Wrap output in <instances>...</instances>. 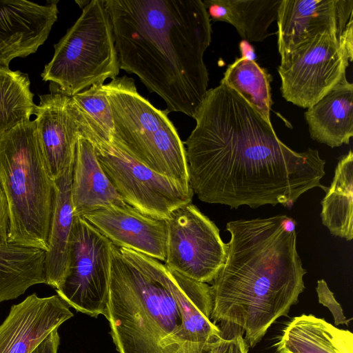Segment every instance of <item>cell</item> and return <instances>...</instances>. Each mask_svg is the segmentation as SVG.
Returning a JSON list of instances; mask_svg holds the SVG:
<instances>
[{"instance_id": "6da1fadb", "label": "cell", "mask_w": 353, "mask_h": 353, "mask_svg": "<svg viewBox=\"0 0 353 353\" xmlns=\"http://www.w3.org/2000/svg\"><path fill=\"white\" fill-rule=\"evenodd\" d=\"M193 119L195 128L183 144L189 183L201 201L287 208L311 189L327 190L318 150L290 148L271 122L227 85L208 89Z\"/></svg>"}, {"instance_id": "7a4b0ae2", "label": "cell", "mask_w": 353, "mask_h": 353, "mask_svg": "<svg viewBox=\"0 0 353 353\" xmlns=\"http://www.w3.org/2000/svg\"><path fill=\"white\" fill-rule=\"evenodd\" d=\"M208 283L113 245L105 319L119 353H210L223 336Z\"/></svg>"}, {"instance_id": "3957f363", "label": "cell", "mask_w": 353, "mask_h": 353, "mask_svg": "<svg viewBox=\"0 0 353 353\" xmlns=\"http://www.w3.org/2000/svg\"><path fill=\"white\" fill-rule=\"evenodd\" d=\"M121 70L139 77L166 110L194 118L208 90L212 40L201 0H105Z\"/></svg>"}, {"instance_id": "277c9868", "label": "cell", "mask_w": 353, "mask_h": 353, "mask_svg": "<svg viewBox=\"0 0 353 353\" xmlns=\"http://www.w3.org/2000/svg\"><path fill=\"white\" fill-rule=\"evenodd\" d=\"M225 263L210 285L212 321L236 327L254 347L305 290L296 221L285 214L229 221Z\"/></svg>"}, {"instance_id": "5b68a950", "label": "cell", "mask_w": 353, "mask_h": 353, "mask_svg": "<svg viewBox=\"0 0 353 353\" xmlns=\"http://www.w3.org/2000/svg\"><path fill=\"white\" fill-rule=\"evenodd\" d=\"M0 184L9 214L8 242L47 251L54 200L34 121L0 137Z\"/></svg>"}, {"instance_id": "8992f818", "label": "cell", "mask_w": 353, "mask_h": 353, "mask_svg": "<svg viewBox=\"0 0 353 353\" xmlns=\"http://www.w3.org/2000/svg\"><path fill=\"white\" fill-rule=\"evenodd\" d=\"M114 124L112 143L152 170L190 187L185 148L168 117L123 76L105 84Z\"/></svg>"}, {"instance_id": "52a82bcc", "label": "cell", "mask_w": 353, "mask_h": 353, "mask_svg": "<svg viewBox=\"0 0 353 353\" xmlns=\"http://www.w3.org/2000/svg\"><path fill=\"white\" fill-rule=\"evenodd\" d=\"M41 73L54 92L72 97L114 79L121 68L105 0H91L65 35Z\"/></svg>"}, {"instance_id": "ba28073f", "label": "cell", "mask_w": 353, "mask_h": 353, "mask_svg": "<svg viewBox=\"0 0 353 353\" xmlns=\"http://www.w3.org/2000/svg\"><path fill=\"white\" fill-rule=\"evenodd\" d=\"M353 57V23L341 38L323 33L281 57L282 97L308 108L346 77Z\"/></svg>"}, {"instance_id": "9c48e42d", "label": "cell", "mask_w": 353, "mask_h": 353, "mask_svg": "<svg viewBox=\"0 0 353 353\" xmlns=\"http://www.w3.org/2000/svg\"><path fill=\"white\" fill-rule=\"evenodd\" d=\"M113 244L82 217L75 216L65 275L57 294L77 312L105 316Z\"/></svg>"}, {"instance_id": "30bf717a", "label": "cell", "mask_w": 353, "mask_h": 353, "mask_svg": "<svg viewBox=\"0 0 353 353\" xmlns=\"http://www.w3.org/2000/svg\"><path fill=\"white\" fill-rule=\"evenodd\" d=\"M100 165L128 205L148 216L167 220L191 203L193 191L131 158L112 143L94 147Z\"/></svg>"}, {"instance_id": "8fae6325", "label": "cell", "mask_w": 353, "mask_h": 353, "mask_svg": "<svg viewBox=\"0 0 353 353\" xmlns=\"http://www.w3.org/2000/svg\"><path fill=\"white\" fill-rule=\"evenodd\" d=\"M167 223L165 265L192 280L211 283L228 252L217 226L191 203L174 210Z\"/></svg>"}, {"instance_id": "7c38bea8", "label": "cell", "mask_w": 353, "mask_h": 353, "mask_svg": "<svg viewBox=\"0 0 353 353\" xmlns=\"http://www.w3.org/2000/svg\"><path fill=\"white\" fill-rule=\"evenodd\" d=\"M276 21L282 57L317 34L341 38L353 23V0H282Z\"/></svg>"}, {"instance_id": "4fadbf2b", "label": "cell", "mask_w": 353, "mask_h": 353, "mask_svg": "<svg viewBox=\"0 0 353 353\" xmlns=\"http://www.w3.org/2000/svg\"><path fill=\"white\" fill-rule=\"evenodd\" d=\"M39 98L34 121L41 150L54 181L74 163L81 125L71 97L52 92Z\"/></svg>"}, {"instance_id": "5bb4252c", "label": "cell", "mask_w": 353, "mask_h": 353, "mask_svg": "<svg viewBox=\"0 0 353 353\" xmlns=\"http://www.w3.org/2000/svg\"><path fill=\"white\" fill-rule=\"evenodd\" d=\"M73 316L70 306L58 294L29 295L11 307L0 325V353H32Z\"/></svg>"}, {"instance_id": "9a60e30c", "label": "cell", "mask_w": 353, "mask_h": 353, "mask_svg": "<svg viewBox=\"0 0 353 353\" xmlns=\"http://www.w3.org/2000/svg\"><path fill=\"white\" fill-rule=\"evenodd\" d=\"M59 1L39 4L27 0L0 1V67L34 53L57 20Z\"/></svg>"}, {"instance_id": "2e32d148", "label": "cell", "mask_w": 353, "mask_h": 353, "mask_svg": "<svg viewBox=\"0 0 353 353\" xmlns=\"http://www.w3.org/2000/svg\"><path fill=\"white\" fill-rule=\"evenodd\" d=\"M112 243L165 261L168 223L126 204L101 208L82 216Z\"/></svg>"}, {"instance_id": "e0dca14e", "label": "cell", "mask_w": 353, "mask_h": 353, "mask_svg": "<svg viewBox=\"0 0 353 353\" xmlns=\"http://www.w3.org/2000/svg\"><path fill=\"white\" fill-rule=\"evenodd\" d=\"M71 197L75 216L126 203L103 170L94 146L79 135L72 169Z\"/></svg>"}, {"instance_id": "ac0fdd59", "label": "cell", "mask_w": 353, "mask_h": 353, "mask_svg": "<svg viewBox=\"0 0 353 353\" xmlns=\"http://www.w3.org/2000/svg\"><path fill=\"white\" fill-rule=\"evenodd\" d=\"M304 117L313 140L331 148L348 144L353 136V84L343 77Z\"/></svg>"}, {"instance_id": "d6986e66", "label": "cell", "mask_w": 353, "mask_h": 353, "mask_svg": "<svg viewBox=\"0 0 353 353\" xmlns=\"http://www.w3.org/2000/svg\"><path fill=\"white\" fill-rule=\"evenodd\" d=\"M73 164L54 181L53 208L44 259V274L46 284L55 289L62 282L67 271L75 218L71 197Z\"/></svg>"}, {"instance_id": "ffe728a7", "label": "cell", "mask_w": 353, "mask_h": 353, "mask_svg": "<svg viewBox=\"0 0 353 353\" xmlns=\"http://www.w3.org/2000/svg\"><path fill=\"white\" fill-rule=\"evenodd\" d=\"M273 346L277 353H353V334L312 314L292 318Z\"/></svg>"}, {"instance_id": "44dd1931", "label": "cell", "mask_w": 353, "mask_h": 353, "mask_svg": "<svg viewBox=\"0 0 353 353\" xmlns=\"http://www.w3.org/2000/svg\"><path fill=\"white\" fill-rule=\"evenodd\" d=\"M282 0H204L210 21L233 26L248 42H259L271 35L270 25L277 19Z\"/></svg>"}, {"instance_id": "7402d4cb", "label": "cell", "mask_w": 353, "mask_h": 353, "mask_svg": "<svg viewBox=\"0 0 353 353\" xmlns=\"http://www.w3.org/2000/svg\"><path fill=\"white\" fill-rule=\"evenodd\" d=\"M46 251L8 242L0 245V303L18 298L30 287L46 283Z\"/></svg>"}, {"instance_id": "603a6c76", "label": "cell", "mask_w": 353, "mask_h": 353, "mask_svg": "<svg viewBox=\"0 0 353 353\" xmlns=\"http://www.w3.org/2000/svg\"><path fill=\"white\" fill-rule=\"evenodd\" d=\"M321 206V221L330 232L347 241L352 240L353 152L351 150L339 161Z\"/></svg>"}, {"instance_id": "cb8c5ba5", "label": "cell", "mask_w": 353, "mask_h": 353, "mask_svg": "<svg viewBox=\"0 0 353 353\" xmlns=\"http://www.w3.org/2000/svg\"><path fill=\"white\" fill-rule=\"evenodd\" d=\"M220 83L238 92L265 120L271 122L270 75L254 60L237 58L228 67Z\"/></svg>"}, {"instance_id": "d4e9b609", "label": "cell", "mask_w": 353, "mask_h": 353, "mask_svg": "<svg viewBox=\"0 0 353 353\" xmlns=\"http://www.w3.org/2000/svg\"><path fill=\"white\" fill-rule=\"evenodd\" d=\"M71 99L81 125V136L94 147L112 143L114 124L105 84L94 85Z\"/></svg>"}, {"instance_id": "484cf974", "label": "cell", "mask_w": 353, "mask_h": 353, "mask_svg": "<svg viewBox=\"0 0 353 353\" xmlns=\"http://www.w3.org/2000/svg\"><path fill=\"white\" fill-rule=\"evenodd\" d=\"M33 96L27 74L0 67V137L30 120L37 105Z\"/></svg>"}, {"instance_id": "4316f807", "label": "cell", "mask_w": 353, "mask_h": 353, "mask_svg": "<svg viewBox=\"0 0 353 353\" xmlns=\"http://www.w3.org/2000/svg\"><path fill=\"white\" fill-rule=\"evenodd\" d=\"M316 291L319 302L323 306L327 307L331 312L335 325L345 324L348 325L351 319H347L343 313L340 303L336 301L333 292L330 290L326 281L324 279L317 281Z\"/></svg>"}, {"instance_id": "83f0119b", "label": "cell", "mask_w": 353, "mask_h": 353, "mask_svg": "<svg viewBox=\"0 0 353 353\" xmlns=\"http://www.w3.org/2000/svg\"><path fill=\"white\" fill-rule=\"evenodd\" d=\"M248 345L241 332L227 338L223 336L210 344V353H248Z\"/></svg>"}, {"instance_id": "f1b7e54d", "label": "cell", "mask_w": 353, "mask_h": 353, "mask_svg": "<svg viewBox=\"0 0 353 353\" xmlns=\"http://www.w3.org/2000/svg\"><path fill=\"white\" fill-rule=\"evenodd\" d=\"M9 214L7 201L0 184V245L8 242Z\"/></svg>"}, {"instance_id": "f546056e", "label": "cell", "mask_w": 353, "mask_h": 353, "mask_svg": "<svg viewBox=\"0 0 353 353\" xmlns=\"http://www.w3.org/2000/svg\"><path fill=\"white\" fill-rule=\"evenodd\" d=\"M60 343L58 329L53 330L32 353H57Z\"/></svg>"}, {"instance_id": "4dcf8cb0", "label": "cell", "mask_w": 353, "mask_h": 353, "mask_svg": "<svg viewBox=\"0 0 353 353\" xmlns=\"http://www.w3.org/2000/svg\"><path fill=\"white\" fill-rule=\"evenodd\" d=\"M90 1H76V3L79 4V6L83 9Z\"/></svg>"}]
</instances>
